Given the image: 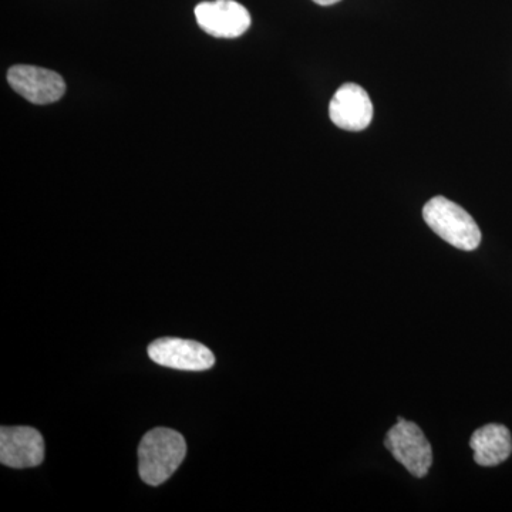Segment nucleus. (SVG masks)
<instances>
[{"instance_id": "39448f33", "label": "nucleus", "mask_w": 512, "mask_h": 512, "mask_svg": "<svg viewBox=\"0 0 512 512\" xmlns=\"http://www.w3.org/2000/svg\"><path fill=\"white\" fill-rule=\"evenodd\" d=\"M10 87L33 104L56 103L66 93L63 77L43 67L18 64L8 72Z\"/></svg>"}, {"instance_id": "6e6552de", "label": "nucleus", "mask_w": 512, "mask_h": 512, "mask_svg": "<svg viewBox=\"0 0 512 512\" xmlns=\"http://www.w3.org/2000/svg\"><path fill=\"white\" fill-rule=\"evenodd\" d=\"M329 117L342 130H365L373 120L372 100L359 84H343L330 101Z\"/></svg>"}, {"instance_id": "7ed1b4c3", "label": "nucleus", "mask_w": 512, "mask_h": 512, "mask_svg": "<svg viewBox=\"0 0 512 512\" xmlns=\"http://www.w3.org/2000/svg\"><path fill=\"white\" fill-rule=\"evenodd\" d=\"M384 446L412 476L426 477L433 464V450L423 431L413 421L399 417L387 431Z\"/></svg>"}, {"instance_id": "f03ea898", "label": "nucleus", "mask_w": 512, "mask_h": 512, "mask_svg": "<svg viewBox=\"0 0 512 512\" xmlns=\"http://www.w3.org/2000/svg\"><path fill=\"white\" fill-rule=\"evenodd\" d=\"M423 218L441 239L461 251H474L481 242L477 222L464 208L444 197L431 198L423 208Z\"/></svg>"}, {"instance_id": "f257e3e1", "label": "nucleus", "mask_w": 512, "mask_h": 512, "mask_svg": "<svg viewBox=\"0 0 512 512\" xmlns=\"http://www.w3.org/2000/svg\"><path fill=\"white\" fill-rule=\"evenodd\" d=\"M187 444L178 431L158 427L148 431L138 447V473L148 485H161L183 463Z\"/></svg>"}, {"instance_id": "0eeeda50", "label": "nucleus", "mask_w": 512, "mask_h": 512, "mask_svg": "<svg viewBox=\"0 0 512 512\" xmlns=\"http://www.w3.org/2000/svg\"><path fill=\"white\" fill-rule=\"evenodd\" d=\"M45 458V441L32 427H2L0 429V463L12 468L40 466Z\"/></svg>"}, {"instance_id": "9d476101", "label": "nucleus", "mask_w": 512, "mask_h": 512, "mask_svg": "<svg viewBox=\"0 0 512 512\" xmlns=\"http://www.w3.org/2000/svg\"><path fill=\"white\" fill-rule=\"evenodd\" d=\"M313 2L318 3L320 6H332L335 3H339L340 0H313Z\"/></svg>"}, {"instance_id": "20e7f679", "label": "nucleus", "mask_w": 512, "mask_h": 512, "mask_svg": "<svg viewBox=\"0 0 512 512\" xmlns=\"http://www.w3.org/2000/svg\"><path fill=\"white\" fill-rule=\"evenodd\" d=\"M147 353L158 365L185 372H204L215 365L214 353L194 340L158 339L148 346Z\"/></svg>"}, {"instance_id": "1a4fd4ad", "label": "nucleus", "mask_w": 512, "mask_h": 512, "mask_svg": "<svg viewBox=\"0 0 512 512\" xmlns=\"http://www.w3.org/2000/svg\"><path fill=\"white\" fill-rule=\"evenodd\" d=\"M470 447L478 466L495 467L504 463L512 453L510 430L503 424H487L471 436Z\"/></svg>"}, {"instance_id": "423d86ee", "label": "nucleus", "mask_w": 512, "mask_h": 512, "mask_svg": "<svg viewBox=\"0 0 512 512\" xmlns=\"http://www.w3.org/2000/svg\"><path fill=\"white\" fill-rule=\"evenodd\" d=\"M195 19L205 33L222 39L242 36L251 26L247 8L235 0L202 2L195 8Z\"/></svg>"}]
</instances>
